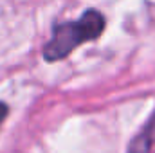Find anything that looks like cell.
Instances as JSON below:
<instances>
[{
  "label": "cell",
  "instance_id": "6da1fadb",
  "mask_svg": "<svg viewBox=\"0 0 155 153\" xmlns=\"http://www.w3.org/2000/svg\"><path fill=\"white\" fill-rule=\"evenodd\" d=\"M105 29V16L96 11H85L76 22H67L56 25L52 36L43 47V58L47 61H60L69 56L78 45L99 38Z\"/></svg>",
  "mask_w": 155,
  "mask_h": 153
},
{
  "label": "cell",
  "instance_id": "7a4b0ae2",
  "mask_svg": "<svg viewBox=\"0 0 155 153\" xmlns=\"http://www.w3.org/2000/svg\"><path fill=\"white\" fill-rule=\"evenodd\" d=\"M155 146V112L141 130L137 137L128 146V153H152V148Z\"/></svg>",
  "mask_w": 155,
  "mask_h": 153
},
{
  "label": "cell",
  "instance_id": "3957f363",
  "mask_svg": "<svg viewBox=\"0 0 155 153\" xmlns=\"http://www.w3.org/2000/svg\"><path fill=\"white\" fill-rule=\"evenodd\" d=\"M7 105H4V103H0V126H2V122H4V119H5V115H7Z\"/></svg>",
  "mask_w": 155,
  "mask_h": 153
}]
</instances>
